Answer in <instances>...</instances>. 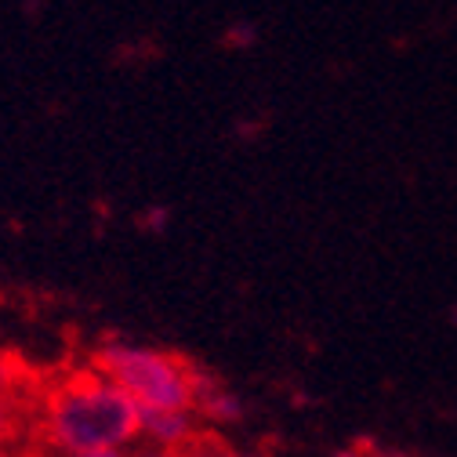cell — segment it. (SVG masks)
<instances>
[{
    "label": "cell",
    "mask_w": 457,
    "mask_h": 457,
    "mask_svg": "<svg viewBox=\"0 0 457 457\" xmlns=\"http://www.w3.org/2000/svg\"><path fill=\"white\" fill-rule=\"evenodd\" d=\"M240 457H265V453H240Z\"/></svg>",
    "instance_id": "8"
},
{
    "label": "cell",
    "mask_w": 457,
    "mask_h": 457,
    "mask_svg": "<svg viewBox=\"0 0 457 457\" xmlns=\"http://www.w3.org/2000/svg\"><path fill=\"white\" fill-rule=\"evenodd\" d=\"M91 367L117 385L138 407V414H167V411L196 414L200 370L175 353L142 345V341L112 337L95 349Z\"/></svg>",
    "instance_id": "2"
},
{
    "label": "cell",
    "mask_w": 457,
    "mask_h": 457,
    "mask_svg": "<svg viewBox=\"0 0 457 457\" xmlns=\"http://www.w3.org/2000/svg\"><path fill=\"white\" fill-rule=\"evenodd\" d=\"M12 432H15V395L4 385V378H0V446H4Z\"/></svg>",
    "instance_id": "4"
},
{
    "label": "cell",
    "mask_w": 457,
    "mask_h": 457,
    "mask_svg": "<svg viewBox=\"0 0 457 457\" xmlns=\"http://www.w3.org/2000/svg\"><path fill=\"white\" fill-rule=\"evenodd\" d=\"M37 428L54 457L91 450H135L142 443L138 407L95 367L70 370L44 392Z\"/></svg>",
    "instance_id": "1"
},
{
    "label": "cell",
    "mask_w": 457,
    "mask_h": 457,
    "mask_svg": "<svg viewBox=\"0 0 457 457\" xmlns=\"http://www.w3.org/2000/svg\"><path fill=\"white\" fill-rule=\"evenodd\" d=\"M196 418L211 425H237L244 418V399L228 388L221 378L200 370L196 381Z\"/></svg>",
    "instance_id": "3"
},
{
    "label": "cell",
    "mask_w": 457,
    "mask_h": 457,
    "mask_svg": "<svg viewBox=\"0 0 457 457\" xmlns=\"http://www.w3.org/2000/svg\"><path fill=\"white\" fill-rule=\"evenodd\" d=\"M131 457H189V450H163V446H135Z\"/></svg>",
    "instance_id": "6"
},
{
    "label": "cell",
    "mask_w": 457,
    "mask_h": 457,
    "mask_svg": "<svg viewBox=\"0 0 457 457\" xmlns=\"http://www.w3.org/2000/svg\"><path fill=\"white\" fill-rule=\"evenodd\" d=\"M66 457H131V450H91V453H66Z\"/></svg>",
    "instance_id": "7"
},
{
    "label": "cell",
    "mask_w": 457,
    "mask_h": 457,
    "mask_svg": "<svg viewBox=\"0 0 457 457\" xmlns=\"http://www.w3.org/2000/svg\"><path fill=\"white\" fill-rule=\"evenodd\" d=\"M189 457H240V453L214 436H196V443L189 446Z\"/></svg>",
    "instance_id": "5"
}]
</instances>
